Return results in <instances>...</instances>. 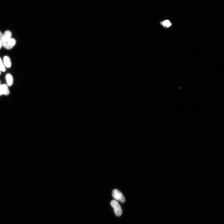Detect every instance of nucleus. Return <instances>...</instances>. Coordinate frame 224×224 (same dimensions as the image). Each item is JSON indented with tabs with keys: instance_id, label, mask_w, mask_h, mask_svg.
Masks as SVG:
<instances>
[{
	"instance_id": "20e7f679",
	"label": "nucleus",
	"mask_w": 224,
	"mask_h": 224,
	"mask_svg": "<svg viewBox=\"0 0 224 224\" xmlns=\"http://www.w3.org/2000/svg\"><path fill=\"white\" fill-rule=\"evenodd\" d=\"M0 87L3 95H7L9 93V90L6 84L0 85Z\"/></svg>"
},
{
	"instance_id": "9d476101",
	"label": "nucleus",
	"mask_w": 224,
	"mask_h": 224,
	"mask_svg": "<svg viewBox=\"0 0 224 224\" xmlns=\"http://www.w3.org/2000/svg\"><path fill=\"white\" fill-rule=\"evenodd\" d=\"M2 95H3L2 93V90H1L0 87V96Z\"/></svg>"
},
{
	"instance_id": "7ed1b4c3",
	"label": "nucleus",
	"mask_w": 224,
	"mask_h": 224,
	"mask_svg": "<svg viewBox=\"0 0 224 224\" xmlns=\"http://www.w3.org/2000/svg\"><path fill=\"white\" fill-rule=\"evenodd\" d=\"M112 195L116 200L122 203H124L125 201V198L123 194L117 189H114L113 190Z\"/></svg>"
},
{
	"instance_id": "f03ea898",
	"label": "nucleus",
	"mask_w": 224,
	"mask_h": 224,
	"mask_svg": "<svg viewBox=\"0 0 224 224\" xmlns=\"http://www.w3.org/2000/svg\"><path fill=\"white\" fill-rule=\"evenodd\" d=\"M110 204L114 209L116 215L118 217L120 216L122 214V211L118 202L115 200H113L111 202Z\"/></svg>"
},
{
	"instance_id": "9b49d317",
	"label": "nucleus",
	"mask_w": 224,
	"mask_h": 224,
	"mask_svg": "<svg viewBox=\"0 0 224 224\" xmlns=\"http://www.w3.org/2000/svg\"><path fill=\"white\" fill-rule=\"evenodd\" d=\"M1 70L0 69V75L1 73Z\"/></svg>"
},
{
	"instance_id": "f257e3e1",
	"label": "nucleus",
	"mask_w": 224,
	"mask_h": 224,
	"mask_svg": "<svg viewBox=\"0 0 224 224\" xmlns=\"http://www.w3.org/2000/svg\"><path fill=\"white\" fill-rule=\"evenodd\" d=\"M11 36V32L8 30L6 31L3 34L2 46L7 49H12L16 44V40Z\"/></svg>"
},
{
	"instance_id": "423d86ee",
	"label": "nucleus",
	"mask_w": 224,
	"mask_h": 224,
	"mask_svg": "<svg viewBox=\"0 0 224 224\" xmlns=\"http://www.w3.org/2000/svg\"><path fill=\"white\" fill-rule=\"evenodd\" d=\"M3 60L4 65L6 67L9 68L11 67V61L9 57L7 56H5L3 58Z\"/></svg>"
},
{
	"instance_id": "0eeeda50",
	"label": "nucleus",
	"mask_w": 224,
	"mask_h": 224,
	"mask_svg": "<svg viewBox=\"0 0 224 224\" xmlns=\"http://www.w3.org/2000/svg\"><path fill=\"white\" fill-rule=\"evenodd\" d=\"M161 24L166 27H169L171 26V24L170 22L168 20H166L161 22Z\"/></svg>"
},
{
	"instance_id": "39448f33",
	"label": "nucleus",
	"mask_w": 224,
	"mask_h": 224,
	"mask_svg": "<svg viewBox=\"0 0 224 224\" xmlns=\"http://www.w3.org/2000/svg\"><path fill=\"white\" fill-rule=\"evenodd\" d=\"M6 79L7 86H11L13 82V78L12 75L10 74H7L6 76Z\"/></svg>"
},
{
	"instance_id": "f8f14e48",
	"label": "nucleus",
	"mask_w": 224,
	"mask_h": 224,
	"mask_svg": "<svg viewBox=\"0 0 224 224\" xmlns=\"http://www.w3.org/2000/svg\"><path fill=\"white\" fill-rule=\"evenodd\" d=\"M0 85H1V84H0Z\"/></svg>"
},
{
	"instance_id": "6e6552de",
	"label": "nucleus",
	"mask_w": 224,
	"mask_h": 224,
	"mask_svg": "<svg viewBox=\"0 0 224 224\" xmlns=\"http://www.w3.org/2000/svg\"><path fill=\"white\" fill-rule=\"evenodd\" d=\"M0 69L2 72H5L6 70L5 68L3 63H2L1 59L0 58Z\"/></svg>"
},
{
	"instance_id": "1a4fd4ad",
	"label": "nucleus",
	"mask_w": 224,
	"mask_h": 224,
	"mask_svg": "<svg viewBox=\"0 0 224 224\" xmlns=\"http://www.w3.org/2000/svg\"><path fill=\"white\" fill-rule=\"evenodd\" d=\"M2 36L3 34L0 31V49L2 46Z\"/></svg>"
}]
</instances>
